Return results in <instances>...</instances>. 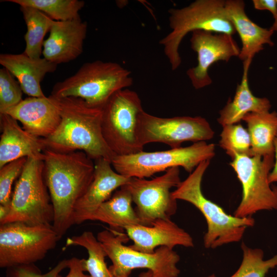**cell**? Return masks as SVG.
<instances>
[{"label":"cell","instance_id":"obj_15","mask_svg":"<svg viewBox=\"0 0 277 277\" xmlns=\"http://www.w3.org/2000/svg\"><path fill=\"white\" fill-rule=\"evenodd\" d=\"M21 122L23 128L37 137L51 134L61 121L58 98L28 97L5 113Z\"/></svg>","mask_w":277,"mask_h":277},{"label":"cell","instance_id":"obj_6","mask_svg":"<svg viewBox=\"0 0 277 277\" xmlns=\"http://www.w3.org/2000/svg\"><path fill=\"white\" fill-rule=\"evenodd\" d=\"M96 238L112 262L109 269L114 277H129L137 268L151 271L152 277H178L180 273V255L167 247H160L152 253L137 251L124 245L129 240L126 233L110 228L99 232Z\"/></svg>","mask_w":277,"mask_h":277},{"label":"cell","instance_id":"obj_16","mask_svg":"<svg viewBox=\"0 0 277 277\" xmlns=\"http://www.w3.org/2000/svg\"><path fill=\"white\" fill-rule=\"evenodd\" d=\"M130 178L115 171L108 160L100 159L94 161L93 179L85 193L76 204L74 224H80L88 221L89 216Z\"/></svg>","mask_w":277,"mask_h":277},{"label":"cell","instance_id":"obj_1","mask_svg":"<svg viewBox=\"0 0 277 277\" xmlns=\"http://www.w3.org/2000/svg\"><path fill=\"white\" fill-rule=\"evenodd\" d=\"M43 154L44 178L54 209L52 226L61 239L74 225V208L93 180L94 162L82 151L45 149Z\"/></svg>","mask_w":277,"mask_h":277},{"label":"cell","instance_id":"obj_5","mask_svg":"<svg viewBox=\"0 0 277 277\" xmlns=\"http://www.w3.org/2000/svg\"><path fill=\"white\" fill-rule=\"evenodd\" d=\"M131 72L119 64L96 60L84 64L73 75L56 83L51 95L74 97L103 108L116 92L133 84Z\"/></svg>","mask_w":277,"mask_h":277},{"label":"cell","instance_id":"obj_38","mask_svg":"<svg viewBox=\"0 0 277 277\" xmlns=\"http://www.w3.org/2000/svg\"><path fill=\"white\" fill-rule=\"evenodd\" d=\"M202 277H216V276H215V274H212L209 275L207 276H202Z\"/></svg>","mask_w":277,"mask_h":277},{"label":"cell","instance_id":"obj_20","mask_svg":"<svg viewBox=\"0 0 277 277\" xmlns=\"http://www.w3.org/2000/svg\"><path fill=\"white\" fill-rule=\"evenodd\" d=\"M245 3L241 0H227L225 9L227 17L239 34L242 48L239 58L244 62L252 61L255 55L263 50L264 45L273 46V31L262 28L252 22L245 11Z\"/></svg>","mask_w":277,"mask_h":277},{"label":"cell","instance_id":"obj_31","mask_svg":"<svg viewBox=\"0 0 277 277\" xmlns=\"http://www.w3.org/2000/svg\"><path fill=\"white\" fill-rule=\"evenodd\" d=\"M27 159L22 157L14 160L0 168V205H10L12 184L22 173Z\"/></svg>","mask_w":277,"mask_h":277},{"label":"cell","instance_id":"obj_10","mask_svg":"<svg viewBox=\"0 0 277 277\" xmlns=\"http://www.w3.org/2000/svg\"><path fill=\"white\" fill-rule=\"evenodd\" d=\"M60 240L52 225L17 222L0 224V267L34 264L54 249Z\"/></svg>","mask_w":277,"mask_h":277},{"label":"cell","instance_id":"obj_28","mask_svg":"<svg viewBox=\"0 0 277 277\" xmlns=\"http://www.w3.org/2000/svg\"><path fill=\"white\" fill-rule=\"evenodd\" d=\"M241 248L242 263L236 271L230 277H265L270 269L277 266V254L264 260L262 249L250 248L243 242Z\"/></svg>","mask_w":277,"mask_h":277},{"label":"cell","instance_id":"obj_14","mask_svg":"<svg viewBox=\"0 0 277 277\" xmlns=\"http://www.w3.org/2000/svg\"><path fill=\"white\" fill-rule=\"evenodd\" d=\"M190 42L191 49L197 53V64L186 73L195 89L212 83L208 70L212 64L239 56L241 50L232 35L225 33L196 30L191 32Z\"/></svg>","mask_w":277,"mask_h":277},{"label":"cell","instance_id":"obj_39","mask_svg":"<svg viewBox=\"0 0 277 277\" xmlns=\"http://www.w3.org/2000/svg\"><path fill=\"white\" fill-rule=\"evenodd\" d=\"M276 2H277V0H276Z\"/></svg>","mask_w":277,"mask_h":277},{"label":"cell","instance_id":"obj_8","mask_svg":"<svg viewBox=\"0 0 277 277\" xmlns=\"http://www.w3.org/2000/svg\"><path fill=\"white\" fill-rule=\"evenodd\" d=\"M215 154L214 144L201 141L186 147L115 155L111 164L114 170L121 175L145 179L175 167H182L190 173L201 162L210 160Z\"/></svg>","mask_w":277,"mask_h":277},{"label":"cell","instance_id":"obj_25","mask_svg":"<svg viewBox=\"0 0 277 277\" xmlns=\"http://www.w3.org/2000/svg\"><path fill=\"white\" fill-rule=\"evenodd\" d=\"M26 26L24 53L33 58L41 57L44 37L50 31L53 20L44 12L28 6H20Z\"/></svg>","mask_w":277,"mask_h":277},{"label":"cell","instance_id":"obj_29","mask_svg":"<svg viewBox=\"0 0 277 277\" xmlns=\"http://www.w3.org/2000/svg\"><path fill=\"white\" fill-rule=\"evenodd\" d=\"M222 127L220 146L232 160L237 155L253 156L248 130L240 124L225 125Z\"/></svg>","mask_w":277,"mask_h":277},{"label":"cell","instance_id":"obj_23","mask_svg":"<svg viewBox=\"0 0 277 277\" xmlns=\"http://www.w3.org/2000/svg\"><path fill=\"white\" fill-rule=\"evenodd\" d=\"M132 202L130 193L122 186L89 216L88 221L106 223L110 229L117 231H123L129 226L141 225L132 206Z\"/></svg>","mask_w":277,"mask_h":277},{"label":"cell","instance_id":"obj_24","mask_svg":"<svg viewBox=\"0 0 277 277\" xmlns=\"http://www.w3.org/2000/svg\"><path fill=\"white\" fill-rule=\"evenodd\" d=\"M247 125L253 156L274 154L277 135V112H251L243 117Z\"/></svg>","mask_w":277,"mask_h":277},{"label":"cell","instance_id":"obj_22","mask_svg":"<svg viewBox=\"0 0 277 277\" xmlns=\"http://www.w3.org/2000/svg\"><path fill=\"white\" fill-rule=\"evenodd\" d=\"M252 61L243 63V72L241 82L238 84L232 100L229 99L226 105L220 111L217 122L223 127L235 124L251 112L269 111L271 105L266 97L254 96L249 86L248 73Z\"/></svg>","mask_w":277,"mask_h":277},{"label":"cell","instance_id":"obj_13","mask_svg":"<svg viewBox=\"0 0 277 277\" xmlns=\"http://www.w3.org/2000/svg\"><path fill=\"white\" fill-rule=\"evenodd\" d=\"M214 135L209 122L201 116L161 117L143 110L139 117L137 136L143 147L151 143H162L176 148L187 141L194 143L210 140Z\"/></svg>","mask_w":277,"mask_h":277},{"label":"cell","instance_id":"obj_33","mask_svg":"<svg viewBox=\"0 0 277 277\" xmlns=\"http://www.w3.org/2000/svg\"><path fill=\"white\" fill-rule=\"evenodd\" d=\"M68 268L69 271L66 276H63L59 274L56 277H91L84 273L82 259L75 257L68 259Z\"/></svg>","mask_w":277,"mask_h":277},{"label":"cell","instance_id":"obj_9","mask_svg":"<svg viewBox=\"0 0 277 277\" xmlns=\"http://www.w3.org/2000/svg\"><path fill=\"white\" fill-rule=\"evenodd\" d=\"M143 110L138 94L128 88L115 92L103 108V135L116 155L143 151L137 136L139 117Z\"/></svg>","mask_w":277,"mask_h":277},{"label":"cell","instance_id":"obj_26","mask_svg":"<svg viewBox=\"0 0 277 277\" xmlns=\"http://www.w3.org/2000/svg\"><path fill=\"white\" fill-rule=\"evenodd\" d=\"M79 246L85 248L88 252V259H82L84 271L91 277H114L105 262L106 253L101 244L91 231H84L79 235L68 238L66 247Z\"/></svg>","mask_w":277,"mask_h":277},{"label":"cell","instance_id":"obj_18","mask_svg":"<svg viewBox=\"0 0 277 277\" xmlns=\"http://www.w3.org/2000/svg\"><path fill=\"white\" fill-rule=\"evenodd\" d=\"M125 230L133 243L130 247L144 253H152L156 247L161 246L172 249L176 246H194L191 236L171 219H158L151 226L137 225Z\"/></svg>","mask_w":277,"mask_h":277},{"label":"cell","instance_id":"obj_36","mask_svg":"<svg viewBox=\"0 0 277 277\" xmlns=\"http://www.w3.org/2000/svg\"><path fill=\"white\" fill-rule=\"evenodd\" d=\"M273 18L274 22L269 29L274 32L277 31V14L273 16Z\"/></svg>","mask_w":277,"mask_h":277},{"label":"cell","instance_id":"obj_37","mask_svg":"<svg viewBox=\"0 0 277 277\" xmlns=\"http://www.w3.org/2000/svg\"><path fill=\"white\" fill-rule=\"evenodd\" d=\"M138 277H152V273L150 270L141 273Z\"/></svg>","mask_w":277,"mask_h":277},{"label":"cell","instance_id":"obj_19","mask_svg":"<svg viewBox=\"0 0 277 277\" xmlns=\"http://www.w3.org/2000/svg\"><path fill=\"white\" fill-rule=\"evenodd\" d=\"M0 168L22 157L43 160L46 147L43 138L29 133L6 113H0Z\"/></svg>","mask_w":277,"mask_h":277},{"label":"cell","instance_id":"obj_35","mask_svg":"<svg viewBox=\"0 0 277 277\" xmlns=\"http://www.w3.org/2000/svg\"><path fill=\"white\" fill-rule=\"evenodd\" d=\"M274 163L268 176V182L271 184L277 182V135L274 141Z\"/></svg>","mask_w":277,"mask_h":277},{"label":"cell","instance_id":"obj_27","mask_svg":"<svg viewBox=\"0 0 277 277\" xmlns=\"http://www.w3.org/2000/svg\"><path fill=\"white\" fill-rule=\"evenodd\" d=\"M19 6H28L44 12L55 21H71L80 17L85 2L78 0H5Z\"/></svg>","mask_w":277,"mask_h":277},{"label":"cell","instance_id":"obj_2","mask_svg":"<svg viewBox=\"0 0 277 277\" xmlns=\"http://www.w3.org/2000/svg\"><path fill=\"white\" fill-rule=\"evenodd\" d=\"M58 100L61 121L56 130L43 138L46 149L63 153L82 151L93 161L104 159L111 162L116 155L103 135V108L78 97Z\"/></svg>","mask_w":277,"mask_h":277},{"label":"cell","instance_id":"obj_4","mask_svg":"<svg viewBox=\"0 0 277 277\" xmlns=\"http://www.w3.org/2000/svg\"><path fill=\"white\" fill-rule=\"evenodd\" d=\"M223 0H196L182 8L168 10L169 25L171 31L160 39L172 70L181 65L179 47L189 32L204 30L232 35L236 31L227 16Z\"/></svg>","mask_w":277,"mask_h":277},{"label":"cell","instance_id":"obj_12","mask_svg":"<svg viewBox=\"0 0 277 277\" xmlns=\"http://www.w3.org/2000/svg\"><path fill=\"white\" fill-rule=\"evenodd\" d=\"M180 173L179 167H172L150 180L130 177L122 186L131 195L141 225L151 226L156 220L171 219L176 213L177 200L170 190L181 182Z\"/></svg>","mask_w":277,"mask_h":277},{"label":"cell","instance_id":"obj_7","mask_svg":"<svg viewBox=\"0 0 277 277\" xmlns=\"http://www.w3.org/2000/svg\"><path fill=\"white\" fill-rule=\"evenodd\" d=\"M43 171V159L27 158L12 194L9 213L0 224L52 225L54 209Z\"/></svg>","mask_w":277,"mask_h":277},{"label":"cell","instance_id":"obj_32","mask_svg":"<svg viewBox=\"0 0 277 277\" xmlns=\"http://www.w3.org/2000/svg\"><path fill=\"white\" fill-rule=\"evenodd\" d=\"M68 260H63L44 274L34 264L20 265L7 268L5 277H56L62 270L68 268Z\"/></svg>","mask_w":277,"mask_h":277},{"label":"cell","instance_id":"obj_30","mask_svg":"<svg viewBox=\"0 0 277 277\" xmlns=\"http://www.w3.org/2000/svg\"><path fill=\"white\" fill-rule=\"evenodd\" d=\"M14 77L5 68L0 69V113H5L23 100V91Z\"/></svg>","mask_w":277,"mask_h":277},{"label":"cell","instance_id":"obj_34","mask_svg":"<svg viewBox=\"0 0 277 277\" xmlns=\"http://www.w3.org/2000/svg\"><path fill=\"white\" fill-rule=\"evenodd\" d=\"M254 8L259 10H268L273 16L277 14V2L276 0H253Z\"/></svg>","mask_w":277,"mask_h":277},{"label":"cell","instance_id":"obj_3","mask_svg":"<svg viewBox=\"0 0 277 277\" xmlns=\"http://www.w3.org/2000/svg\"><path fill=\"white\" fill-rule=\"evenodd\" d=\"M210 160L201 162L189 175L172 191V197L192 204L202 213L207 224L204 236L206 248L214 249L241 241L246 229L254 225L252 216L239 217L227 213L203 194L201 184Z\"/></svg>","mask_w":277,"mask_h":277},{"label":"cell","instance_id":"obj_17","mask_svg":"<svg viewBox=\"0 0 277 277\" xmlns=\"http://www.w3.org/2000/svg\"><path fill=\"white\" fill-rule=\"evenodd\" d=\"M87 30V23L80 17L67 21H54L43 43V57L57 65L75 60L83 52Z\"/></svg>","mask_w":277,"mask_h":277},{"label":"cell","instance_id":"obj_21","mask_svg":"<svg viewBox=\"0 0 277 277\" xmlns=\"http://www.w3.org/2000/svg\"><path fill=\"white\" fill-rule=\"evenodd\" d=\"M0 64L17 78L23 93L37 97L46 96L41 83L47 73L56 70L57 65L44 57L33 58L24 53L1 54Z\"/></svg>","mask_w":277,"mask_h":277},{"label":"cell","instance_id":"obj_11","mask_svg":"<svg viewBox=\"0 0 277 277\" xmlns=\"http://www.w3.org/2000/svg\"><path fill=\"white\" fill-rule=\"evenodd\" d=\"M274 163V154L237 155L232 160L229 165L242 188V199L234 216L248 217L261 210H277V186H271L268 182Z\"/></svg>","mask_w":277,"mask_h":277}]
</instances>
